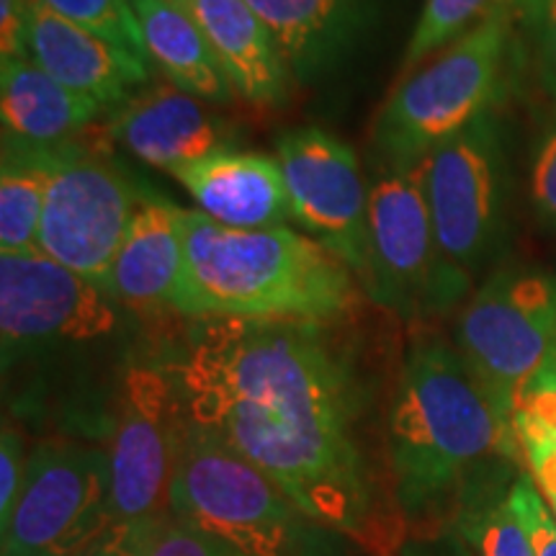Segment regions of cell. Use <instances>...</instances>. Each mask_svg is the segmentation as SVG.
I'll return each instance as SVG.
<instances>
[{
  "mask_svg": "<svg viewBox=\"0 0 556 556\" xmlns=\"http://www.w3.org/2000/svg\"><path fill=\"white\" fill-rule=\"evenodd\" d=\"M518 458L516 428L456 345L428 332L413 338L384 426L387 475L405 528L454 518L471 486L516 467Z\"/></svg>",
  "mask_w": 556,
  "mask_h": 556,
  "instance_id": "2",
  "label": "cell"
},
{
  "mask_svg": "<svg viewBox=\"0 0 556 556\" xmlns=\"http://www.w3.org/2000/svg\"><path fill=\"white\" fill-rule=\"evenodd\" d=\"M422 189L446 258L469 278L482 274L503 250L507 222V157L492 114L422 160Z\"/></svg>",
  "mask_w": 556,
  "mask_h": 556,
  "instance_id": "12",
  "label": "cell"
},
{
  "mask_svg": "<svg viewBox=\"0 0 556 556\" xmlns=\"http://www.w3.org/2000/svg\"><path fill=\"white\" fill-rule=\"evenodd\" d=\"M533 484L552 505L556 518V435L541 430H516Z\"/></svg>",
  "mask_w": 556,
  "mask_h": 556,
  "instance_id": "31",
  "label": "cell"
},
{
  "mask_svg": "<svg viewBox=\"0 0 556 556\" xmlns=\"http://www.w3.org/2000/svg\"><path fill=\"white\" fill-rule=\"evenodd\" d=\"M26 58L106 111L122 106L150 83V62L62 18L41 0H26Z\"/></svg>",
  "mask_w": 556,
  "mask_h": 556,
  "instance_id": "15",
  "label": "cell"
},
{
  "mask_svg": "<svg viewBox=\"0 0 556 556\" xmlns=\"http://www.w3.org/2000/svg\"><path fill=\"white\" fill-rule=\"evenodd\" d=\"M99 101L62 86L29 58L0 60V122L3 137L58 148L73 142L103 114Z\"/></svg>",
  "mask_w": 556,
  "mask_h": 556,
  "instance_id": "20",
  "label": "cell"
},
{
  "mask_svg": "<svg viewBox=\"0 0 556 556\" xmlns=\"http://www.w3.org/2000/svg\"><path fill=\"white\" fill-rule=\"evenodd\" d=\"M111 523L109 448L80 435H47L29 467L9 523L3 556H70Z\"/></svg>",
  "mask_w": 556,
  "mask_h": 556,
  "instance_id": "9",
  "label": "cell"
},
{
  "mask_svg": "<svg viewBox=\"0 0 556 556\" xmlns=\"http://www.w3.org/2000/svg\"><path fill=\"white\" fill-rule=\"evenodd\" d=\"M513 469L486 477L464 495L454 518V531L471 556H536L531 531L513 503Z\"/></svg>",
  "mask_w": 556,
  "mask_h": 556,
  "instance_id": "23",
  "label": "cell"
},
{
  "mask_svg": "<svg viewBox=\"0 0 556 556\" xmlns=\"http://www.w3.org/2000/svg\"><path fill=\"white\" fill-rule=\"evenodd\" d=\"M124 332L127 309L99 283L41 250L0 253L3 381L93 356Z\"/></svg>",
  "mask_w": 556,
  "mask_h": 556,
  "instance_id": "6",
  "label": "cell"
},
{
  "mask_svg": "<svg viewBox=\"0 0 556 556\" xmlns=\"http://www.w3.org/2000/svg\"><path fill=\"white\" fill-rule=\"evenodd\" d=\"M510 495L526 520L528 531H531L536 556H556V518L554 513L546 510L544 497H541L533 479L518 475L516 482H513Z\"/></svg>",
  "mask_w": 556,
  "mask_h": 556,
  "instance_id": "30",
  "label": "cell"
},
{
  "mask_svg": "<svg viewBox=\"0 0 556 556\" xmlns=\"http://www.w3.org/2000/svg\"><path fill=\"white\" fill-rule=\"evenodd\" d=\"M186 415L371 554L402 548L392 484L364 441L366 389L323 323L197 319L176 364Z\"/></svg>",
  "mask_w": 556,
  "mask_h": 556,
  "instance_id": "1",
  "label": "cell"
},
{
  "mask_svg": "<svg viewBox=\"0 0 556 556\" xmlns=\"http://www.w3.org/2000/svg\"><path fill=\"white\" fill-rule=\"evenodd\" d=\"M274 37L291 80L317 83L374 29L384 0H248Z\"/></svg>",
  "mask_w": 556,
  "mask_h": 556,
  "instance_id": "16",
  "label": "cell"
},
{
  "mask_svg": "<svg viewBox=\"0 0 556 556\" xmlns=\"http://www.w3.org/2000/svg\"><path fill=\"white\" fill-rule=\"evenodd\" d=\"M400 556H435V548L426 541H405L400 548Z\"/></svg>",
  "mask_w": 556,
  "mask_h": 556,
  "instance_id": "34",
  "label": "cell"
},
{
  "mask_svg": "<svg viewBox=\"0 0 556 556\" xmlns=\"http://www.w3.org/2000/svg\"><path fill=\"white\" fill-rule=\"evenodd\" d=\"M276 160L287 180L294 222L336 253L366 289L371 184L358 168L356 152L325 129L302 127L276 139Z\"/></svg>",
  "mask_w": 556,
  "mask_h": 556,
  "instance_id": "13",
  "label": "cell"
},
{
  "mask_svg": "<svg viewBox=\"0 0 556 556\" xmlns=\"http://www.w3.org/2000/svg\"><path fill=\"white\" fill-rule=\"evenodd\" d=\"M503 5H510V0H426L402 58V75L477 29Z\"/></svg>",
  "mask_w": 556,
  "mask_h": 556,
  "instance_id": "24",
  "label": "cell"
},
{
  "mask_svg": "<svg viewBox=\"0 0 556 556\" xmlns=\"http://www.w3.org/2000/svg\"><path fill=\"white\" fill-rule=\"evenodd\" d=\"M528 21L536 41V78L544 93L556 103V0H539Z\"/></svg>",
  "mask_w": 556,
  "mask_h": 556,
  "instance_id": "32",
  "label": "cell"
},
{
  "mask_svg": "<svg viewBox=\"0 0 556 556\" xmlns=\"http://www.w3.org/2000/svg\"><path fill=\"white\" fill-rule=\"evenodd\" d=\"M54 148L3 137L0 160V253L37 250Z\"/></svg>",
  "mask_w": 556,
  "mask_h": 556,
  "instance_id": "22",
  "label": "cell"
},
{
  "mask_svg": "<svg viewBox=\"0 0 556 556\" xmlns=\"http://www.w3.org/2000/svg\"><path fill=\"white\" fill-rule=\"evenodd\" d=\"M144 197L109 152L58 144L37 250L109 291L111 266Z\"/></svg>",
  "mask_w": 556,
  "mask_h": 556,
  "instance_id": "10",
  "label": "cell"
},
{
  "mask_svg": "<svg viewBox=\"0 0 556 556\" xmlns=\"http://www.w3.org/2000/svg\"><path fill=\"white\" fill-rule=\"evenodd\" d=\"M212 47L232 93L250 106L287 101L291 75L274 37L248 0H176Z\"/></svg>",
  "mask_w": 556,
  "mask_h": 556,
  "instance_id": "18",
  "label": "cell"
},
{
  "mask_svg": "<svg viewBox=\"0 0 556 556\" xmlns=\"http://www.w3.org/2000/svg\"><path fill=\"white\" fill-rule=\"evenodd\" d=\"M168 513L242 556H348L343 533L304 513L248 458L191 420Z\"/></svg>",
  "mask_w": 556,
  "mask_h": 556,
  "instance_id": "4",
  "label": "cell"
},
{
  "mask_svg": "<svg viewBox=\"0 0 556 556\" xmlns=\"http://www.w3.org/2000/svg\"><path fill=\"white\" fill-rule=\"evenodd\" d=\"M144 556H242L217 539L206 536L197 528L186 526L184 520L173 518L170 513L155 523L148 554Z\"/></svg>",
  "mask_w": 556,
  "mask_h": 556,
  "instance_id": "27",
  "label": "cell"
},
{
  "mask_svg": "<svg viewBox=\"0 0 556 556\" xmlns=\"http://www.w3.org/2000/svg\"><path fill=\"white\" fill-rule=\"evenodd\" d=\"M109 114L111 142L170 176L197 160L235 148V131L208 111L206 101L168 80L137 90Z\"/></svg>",
  "mask_w": 556,
  "mask_h": 556,
  "instance_id": "14",
  "label": "cell"
},
{
  "mask_svg": "<svg viewBox=\"0 0 556 556\" xmlns=\"http://www.w3.org/2000/svg\"><path fill=\"white\" fill-rule=\"evenodd\" d=\"M435 556H471V552L464 546V541L456 533H443V541L435 546Z\"/></svg>",
  "mask_w": 556,
  "mask_h": 556,
  "instance_id": "33",
  "label": "cell"
},
{
  "mask_svg": "<svg viewBox=\"0 0 556 556\" xmlns=\"http://www.w3.org/2000/svg\"><path fill=\"white\" fill-rule=\"evenodd\" d=\"M180 206L144 197L129 222L109 276V294L127 312H173L184 278Z\"/></svg>",
  "mask_w": 556,
  "mask_h": 556,
  "instance_id": "19",
  "label": "cell"
},
{
  "mask_svg": "<svg viewBox=\"0 0 556 556\" xmlns=\"http://www.w3.org/2000/svg\"><path fill=\"white\" fill-rule=\"evenodd\" d=\"M199 212L232 229H266L294 222L283 170L276 157L219 150L173 173Z\"/></svg>",
  "mask_w": 556,
  "mask_h": 556,
  "instance_id": "17",
  "label": "cell"
},
{
  "mask_svg": "<svg viewBox=\"0 0 556 556\" xmlns=\"http://www.w3.org/2000/svg\"><path fill=\"white\" fill-rule=\"evenodd\" d=\"M510 9L400 75L374 122L371 142L381 168L422 163L438 144L490 114L510 52Z\"/></svg>",
  "mask_w": 556,
  "mask_h": 556,
  "instance_id": "5",
  "label": "cell"
},
{
  "mask_svg": "<svg viewBox=\"0 0 556 556\" xmlns=\"http://www.w3.org/2000/svg\"><path fill=\"white\" fill-rule=\"evenodd\" d=\"M29 446L18 426L3 420V433H0V526L9 523L13 507L21 495V486L29 467Z\"/></svg>",
  "mask_w": 556,
  "mask_h": 556,
  "instance_id": "28",
  "label": "cell"
},
{
  "mask_svg": "<svg viewBox=\"0 0 556 556\" xmlns=\"http://www.w3.org/2000/svg\"><path fill=\"white\" fill-rule=\"evenodd\" d=\"M454 345L513 426L520 392L556 353V276L520 266L492 270L458 315Z\"/></svg>",
  "mask_w": 556,
  "mask_h": 556,
  "instance_id": "8",
  "label": "cell"
},
{
  "mask_svg": "<svg viewBox=\"0 0 556 556\" xmlns=\"http://www.w3.org/2000/svg\"><path fill=\"white\" fill-rule=\"evenodd\" d=\"M366 296L405 319L446 315L469 296L471 278L438 245L422 189V163L381 168L368 204Z\"/></svg>",
  "mask_w": 556,
  "mask_h": 556,
  "instance_id": "7",
  "label": "cell"
},
{
  "mask_svg": "<svg viewBox=\"0 0 556 556\" xmlns=\"http://www.w3.org/2000/svg\"><path fill=\"white\" fill-rule=\"evenodd\" d=\"M528 191L541 225L556 229V109L533 150Z\"/></svg>",
  "mask_w": 556,
  "mask_h": 556,
  "instance_id": "26",
  "label": "cell"
},
{
  "mask_svg": "<svg viewBox=\"0 0 556 556\" xmlns=\"http://www.w3.org/2000/svg\"><path fill=\"white\" fill-rule=\"evenodd\" d=\"M148 60L173 86L206 103H227L232 99L212 47L176 0H129Z\"/></svg>",
  "mask_w": 556,
  "mask_h": 556,
  "instance_id": "21",
  "label": "cell"
},
{
  "mask_svg": "<svg viewBox=\"0 0 556 556\" xmlns=\"http://www.w3.org/2000/svg\"><path fill=\"white\" fill-rule=\"evenodd\" d=\"M186 422L170 364L131 361L111 413V520L168 516Z\"/></svg>",
  "mask_w": 556,
  "mask_h": 556,
  "instance_id": "11",
  "label": "cell"
},
{
  "mask_svg": "<svg viewBox=\"0 0 556 556\" xmlns=\"http://www.w3.org/2000/svg\"><path fill=\"white\" fill-rule=\"evenodd\" d=\"M510 5H516L520 13H526V16H531L533 9L539 5V0H510Z\"/></svg>",
  "mask_w": 556,
  "mask_h": 556,
  "instance_id": "35",
  "label": "cell"
},
{
  "mask_svg": "<svg viewBox=\"0 0 556 556\" xmlns=\"http://www.w3.org/2000/svg\"><path fill=\"white\" fill-rule=\"evenodd\" d=\"M41 3L54 13H60L62 18L99 34V37L116 45L119 50L129 52L131 58L150 62L129 0H41Z\"/></svg>",
  "mask_w": 556,
  "mask_h": 556,
  "instance_id": "25",
  "label": "cell"
},
{
  "mask_svg": "<svg viewBox=\"0 0 556 556\" xmlns=\"http://www.w3.org/2000/svg\"><path fill=\"white\" fill-rule=\"evenodd\" d=\"M184 278L173 312L191 319L332 323L358 299V278L323 242L289 225L232 229L180 208Z\"/></svg>",
  "mask_w": 556,
  "mask_h": 556,
  "instance_id": "3",
  "label": "cell"
},
{
  "mask_svg": "<svg viewBox=\"0 0 556 556\" xmlns=\"http://www.w3.org/2000/svg\"><path fill=\"white\" fill-rule=\"evenodd\" d=\"M157 520H111L99 536L70 556H144Z\"/></svg>",
  "mask_w": 556,
  "mask_h": 556,
  "instance_id": "29",
  "label": "cell"
}]
</instances>
